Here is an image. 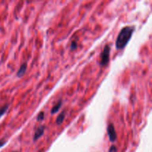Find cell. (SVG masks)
<instances>
[{
	"instance_id": "1",
	"label": "cell",
	"mask_w": 152,
	"mask_h": 152,
	"mask_svg": "<svg viewBox=\"0 0 152 152\" xmlns=\"http://www.w3.org/2000/svg\"><path fill=\"white\" fill-rule=\"evenodd\" d=\"M134 32V27L126 26L124 27L119 33L116 40V48L120 50L123 49L128 45L129 42L132 39V34Z\"/></svg>"
},
{
	"instance_id": "2",
	"label": "cell",
	"mask_w": 152,
	"mask_h": 152,
	"mask_svg": "<svg viewBox=\"0 0 152 152\" xmlns=\"http://www.w3.org/2000/svg\"><path fill=\"white\" fill-rule=\"evenodd\" d=\"M110 50H111V48H110L109 45H106L101 53V66H106L108 65L110 59Z\"/></svg>"
},
{
	"instance_id": "3",
	"label": "cell",
	"mask_w": 152,
	"mask_h": 152,
	"mask_svg": "<svg viewBox=\"0 0 152 152\" xmlns=\"http://www.w3.org/2000/svg\"><path fill=\"white\" fill-rule=\"evenodd\" d=\"M107 132H108V137L111 142H114L117 140V133H116L115 129L112 123H110L108 126V129H107Z\"/></svg>"
},
{
	"instance_id": "4",
	"label": "cell",
	"mask_w": 152,
	"mask_h": 152,
	"mask_svg": "<svg viewBox=\"0 0 152 152\" xmlns=\"http://www.w3.org/2000/svg\"><path fill=\"white\" fill-rule=\"evenodd\" d=\"M45 132V126H41L37 129V131L35 132V134H34V140L36 141L38 139H39L43 135Z\"/></svg>"
},
{
	"instance_id": "5",
	"label": "cell",
	"mask_w": 152,
	"mask_h": 152,
	"mask_svg": "<svg viewBox=\"0 0 152 152\" xmlns=\"http://www.w3.org/2000/svg\"><path fill=\"white\" fill-rule=\"evenodd\" d=\"M27 67H28V65H27L26 62L22 64L20 66V68H19V69L18 70L17 73H16V76H17L18 77H22V76L25 74V71H26Z\"/></svg>"
},
{
	"instance_id": "6",
	"label": "cell",
	"mask_w": 152,
	"mask_h": 152,
	"mask_svg": "<svg viewBox=\"0 0 152 152\" xmlns=\"http://www.w3.org/2000/svg\"><path fill=\"white\" fill-rule=\"evenodd\" d=\"M62 100H59V102H57V103L56 104V105H54V106L53 107V108H52V109H51V111H50V113H51V114H56V113H57L58 112V111H59V109H60V108H61V106H62Z\"/></svg>"
},
{
	"instance_id": "7",
	"label": "cell",
	"mask_w": 152,
	"mask_h": 152,
	"mask_svg": "<svg viewBox=\"0 0 152 152\" xmlns=\"http://www.w3.org/2000/svg\"><path fill=\"white\" fill-rule=\"evenodd\" d=\"M65 117V112H62L59 116L57 117L56 120V123L57 125H61L62 123H63V120Z\"/></svg>"
},
{
	"instance_id": "8",
	"label": "cell",
	"mask_w": 152,
	"mask_h": 152,
	"mask_svg": "<svg viewBox=\"0 0 152 152\" xmlns=\"http://www.w3.org/2000/svg\"><path fill=\"white\" fill-rule=\"evenodd\" d=\"M8 108L9 104H6V105H4V106H2L0 108V117H1L4 114H5V112L7 111Z\"/></svg>"
},
{
	"instance_id": "9",
	"label": "cell",
	"mask_w": 152,
	"mask_h": 152,
	"mask_svg": "<svg viewBox=\"0 0 152 152\" xmlns=\"http://www.w3.org/2000/svg\"><path fill=\"white\" fill-rule=\"evenodd\" d=\"M44 117H45V114L44 112H40L39 114H38V116H37V120L38 121H41V120H43V119H44Z\"/></svg>"
},
{
	"instance_id": "10",
	"label": "cell",
	"mask_w": 152,
	"mask_h": 152,
	"mask_svg": "<svg viewBox=\"0 0 152 152\" xmlns=\"http://www.w3.org/2000/svg\"><path fill=\"white\" fill-rule=\"evenodd\" d=\"M77 48V42L73 41L71 44V50H74Z\"/></svg>"
},
{
	"instance_id": "11",
	"label": "cell",
	"mask_w": 152,
	"mask_h": 152,
	"mask_svg": "<svg viewBox=\"0 0 152 152\" xmlns=\"http://www.w3.org/2000/svg\"><path fill=\"white\" fill-rule=\"evenodd\" d=\"M108 152H117V147L115 145H111L108 150Z\"/></svg>"
},
{
	"instance_id": "12",
	"label": "cell",
	"mask_w": 152,
	"mask_h": 152,
	"mask_svg": "<svg viewBox=\"0 0 152 152\" xmlns=\"http://www.w3.org/2000/svg\"><path fill=\"white\" fill-rule=\"evenodd\" d=\"M5 143H6V141L4 140V139L0 140V148H1V147H2Z\"/></svg>"
},
{
	"instance_id": "13",
	"label": "cell",
	"mask_w": 152,
	"mask_h": 152,
	"mask_svg": "<svg viewBox=\"0 0 152 152\" xmlns=\"http://www.w3.org/2000/svg\"><path fill=\"white\" fill-rule=\"evenodd\" d=\"M13 152H17V151H13Z\"/></svg>"
}]
</instances>
